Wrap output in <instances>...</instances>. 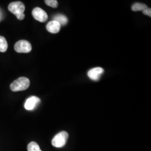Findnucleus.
<instances>
[{
    "label": "nucleus",
    "instance_id": "f257e3e1",
    "mask_svg": "<svg viewBox=\"0 0 151 151\" xmlns=\"http://www.w3.org/2000/svg\"><path fill=\"white\" fill-rule=\"evenodd\" d=\"M9 10L16 16L17 19L22 20L25 18L24 12L25 10L24 4L20 1L11 2L8 6Z\"/></svg>",
    "mask_w": 151,
    "mask_h": 151
},
{
    "label": "nucleus",
    "instance_id": "f03ea898",
    "mask_svg": "<svg viewBox=\"0 0 151 151\" xmlns=\"http://www.w3.org/2000/svg\"><path fill=\"white\" fill-rule=\"evenodd\" d=\"M30 80L24 77H20L14 81L10 85V88L12 91H24L30 86Z\"/></svg>",
    "mask_w": 151,
    "mask_h": 151
},
{
    "label": "nucleus",
    "instance_id": "7ed1b4c3",
    "mask_svg": "<svg viewBox=\"0 0 151 151\" xmlns=\"http://www.w3.org/2000/svg\"><path fill=\"white\" fill-rule=\"evenodd\" d=\"M68 134L67 132H60L56 135H55L52 141V144L54 147L60 148L65 146L68 138Z\"/></svg>",
    "mask_w": 151,
    "mask_h": 151
},
{
    "label": "nucleus",
    "instance_id": "20e7f679",
    "mask_svg": "<svg viewBox=\"0 0 151 151\" xmlns=\"http://www.w3.org/2000/svg\"><path fill=\"white\" fill-rule=\"evenodd\" d=\"M16 52L20 53H27L31 52L32 47L31 44L27 40H21L16 42L14 46Z\"/></svg>",
    "mask_w": 151,
    "mask_h": 151
},
{
    "label": "nucleus",
    "instance_id": "39448f33",
    "mask_svg": "<svg viewBox=\"0 0 151 151\" xmlns=\"http://www.w3.org/2000/svg\"><path fill=\"white\" fill-rule=\"evenodd\" d=\"M32 16L38 22H44L48 20V16L46 12L40 7H35L32 11Z\"/></svg>",
    "mask_w": 151,
    "mask_h": 151
},
{
    "label": "nucleus",
    "instance_id": "423d86ee",
    "mask_svg": "<svg viewBox=\"0 0 151 151\" xmlns=\"http://www.w3.org/2000/svg\"><path fill=\"white\" fill-rule=\"evenodd\" d=\"M104 73V70L101 67H95L89 70L87 73L88 77L93 81H99Z\"/></svg>",
    "mask_w": 151,
    "mask_h": 151
},
{
    "label": "nucleus",
    "instance_id": "0eeeda50",
    "mask_svg": "<svg viewBox=\"0 0 151 151\" xmlns=\"http://www.w3.org/2000/svg\"><path fill=\"white\" fill-rule=\"evenodd\" d=\"M40 103V99L39 97L32 96L29 97L24 104V107L27 110H32Z\"/></svg>",
    "mask_w": 151,
    "mask_h": 151
},
{
    "label": "nucleus",
    "instance_id": "6e6552de",
    "mask_svg": "<svg viewBox=\"0 0 151 151\" xmlns=\"http://www.w3.org/2000/svg\"><path fill=\"white\" fill-rule=\"evenodd\" d=\"M60 25L56 21L52 20L49 22L46 26V29L49 32L52 34H57L59 32L60 30Z\"/></svg>",
    "mask_w": 151,
    "mask_h": 151
},
{
    "label": "nucleus",
    "instance_id": "1a4fd4ad",
    "mask_svg": "<svg viewBox=\"0 0 151 151\" xmlns=\"http://www.w3.org/2000/svg\"><path fill=\"white\" fill-rule=\"evenodd\" d=\"M53 20L58 22L60 26L65 25L68 22V18L62 14H57L53 17Z\"/></svg>",
    "mask_w": 151,
    "mask_h": 151
},
{
    "label": "nucleus",
    "instance_id": "9d476101",
    "mask_svg": "<svg viewBox=\"0 0 151 151\" xmlns=\"http://www.w3.org/2000/svg\"><path fill=\"white\" fill-rule=\"evenodd\" d=\"M8 48V44L4 37L0 36V52H5Z\"/></svg>",
    "mask_w": 151,
    "mask_h": 151
},
{
    "label": "nucleus",
    "instance_id": "9b49d317",
    "mask_svg": "<svg viewBox=\"0 0 151 151\" xmlns=\"http://www.w3.org/2000/svg\"><path fill=\"white\" fill-rule=\"evenodd\" d=\"M148 7L144 4L141 3H135L133 4L132 7V10L133 11H143Z\"/></svg>",
    "mask_w": 151,
    "mask_h": 151
},
{
    "label": "nucleus",
    "instance_id": "f8f14e48",
    "mask_svg": "<svg viewBox=\"0 0 151 151\" xmlns=\"http://www.w3.org/2000/svg\"><path fill=\"white\" fill-rule=\"evenodd\" d=\"M28 151H42L38 144L35 142H30L27 146Z\"/></svg>",
    "mask_w": 151,
    "mask_h": 151
},
{
    "label": "nucleus",
    "instance_id": "ddd939ff",
    "mask_svg": "<svg viewBox=\"0 0 151 151\" xmlns=\"http://www.w3.org/2000/svg\"><path fill=\"white\" fill-rule=\"evenodd\" d=\"M45 3L47 5L52 7L53 8H56L57 7L58 3L57 0H46L45 1Z\"/></svg>",
    "mask_w": 151,
    "mask_h": 151
},
{
    "label": "nucleus",
    "instance_id": "4468645a",
    "mask_svg": "<svg viewBox=\"0 0 151 151\" xmlns=\"http://www.w3.org/2000/svg\"><path fill=\"white\" fill-rule=\"evenodd\" d=\"M143 13L145 14V15H147V16H150V17H151V9L150 8H148V7H147V9H146L145 10H144L143 11Z\"/></svg>",
    "mask_w": 151,
    "mask_h": 151
}]
</instances>
